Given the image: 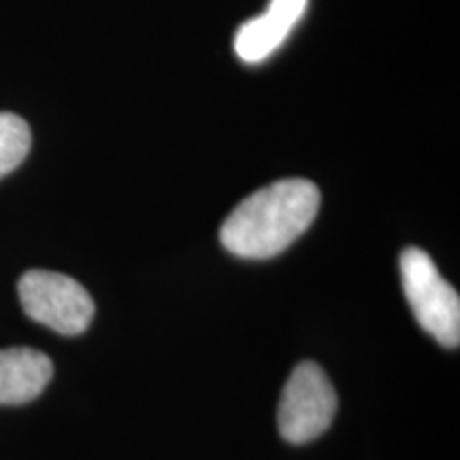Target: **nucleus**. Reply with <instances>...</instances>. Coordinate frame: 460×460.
Listing matches in <instances>:
<instances>
[{
	"mask_svg": "<svg viewBox=\"0 0 460 460\" xmlns=\"http://www.w3.org/2000/svg\"><path fill=\"white\" fill-rule=\"evenodd\" d=\"M320 209V190L309 180H281L256 190L237 205L220 228L230 254L264 261L288 250L312 226Z\"/></svg>",
	"mask_w": 460,
	"mask_h": 460,
	"instance_id": "obj_1",
	"label": "nucleus"
},
{
	"mask_svg": "<svg viewBox=\"0 0 460 460\" xmlns=\"http://www.w3.org/2000/svg\"><path fill=\"white\" fill-rule=\"evenodd\" d=\"M307 9V0H271L262 15L247 20L234 37V54L247 65L267 60L286 41Z\"/></svg>",
	"mask_w": 460,
	"mask_h": 460,
	"instance_id": "obj_5",
	"label": "nucleus"
},
{
	"mask_svg": "<svg viewBox=\"0 0 460 460\" xmlns=\"http://www.w3.org/2000/svg\"><path fill=\"white\" fill-rule=\"evenodd\" d=\"M26 315L60 335H82L94 318V301L77 279L68 275L32 269L17 284Z\"/></svg>",
	"mask_w": 460,
	"mask_h": 460,
	"instance_id": "obj_3",
	"label": "nucleus"
},
{
	"mask_svg": "<svg viewBox=\"0 0 460 460\" xmlns=\"http://www.w3.org/2000/svg\"><path fill=\"white\" fill-rule=\"evenodd\" d=\"M54 365L32 348L0 349V405H24L43 393Z\"/></svg>",
	"mask_w": 460,
	"mask_h": 460,
	"instance_id": "obj_6",
	"label": "nucleus"
},
{
	"mask_svg": "<svg viewBox=\"0 0 460 460\" xmlns=\"http://www.w3.org/2000/svg\"><path fill=\"white\" fill-rule=\"evenodd\" d=\"M402 292L418 324L444 348L460 343L458 292L441 278L433 258L420 247H407L399 258Z\"/></svg>",
	"mask_w": 460,
	"mask_h": 460,
	"instance_id": "obj_2",
	"label": "nucleus"
},
{
	"mask_svg": "<svg viewBox=\"0 0 460 460\" xmlns=\"http://www.w3.org/2000/svg\"><path fill=\"white\" fill-rule=\"evenodd\" d=\"M31 126L20 115L0 113V177L24 163L31 152Z\"/></svg>",
	"mask_w": 460,
	"mask_h": 460,
	"instance_id": "obj_7",
	"label": "nucleus"
},
{
	"mask_svg": "<svg viewBox=\"0 0 460 460\" xmlns=\"http://www.w3.org/2000/svg\"><path fill=\"white\" fill-rule=\"evenodd\" d=\"M337 413V393L315 362L305 360L288 377L279 399V435L290 444H307L331 427Z\"/></svg>",
	"mask_w": 460,
	"mask_h": 460,
	"instance_id": "obj_4",
	"label": "nucleus"
}]
</instances>
